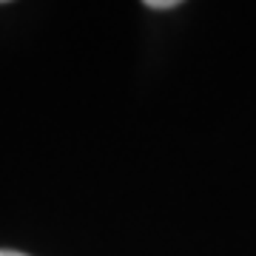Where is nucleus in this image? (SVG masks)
Segmentation results:
<instances>
[{
  "instance_id": "f257e3e1",
  "label": "nucleus",
  "mask_w": 256,
  "mask_h": 256,
  "mask_svg": "<svg viewBox=\"0 0 256 256\" xmlns=\"http://www.w3.org/2000/svg\"><path fill=\"white\" fill-rule=\"evenodd\" d=\"M146 6L148 9H176L180 3H176V0H148Z\"/></svg>"
},
{
  "instance_id": "f03ea898",
  "label": "nucleus",
  "mask_w": 256,
  "mask_h": 256,
  "mask_svg": "<svg viewBox=\"0 0 256 256\" xmlns=\"http://www.w3.org/2000/svg\"><path fill=\"white\" fill-rule=\"evenodd\" d=\"M0 256H26V254H20V250H0Z\"/></svg>"
}]
</instances>
